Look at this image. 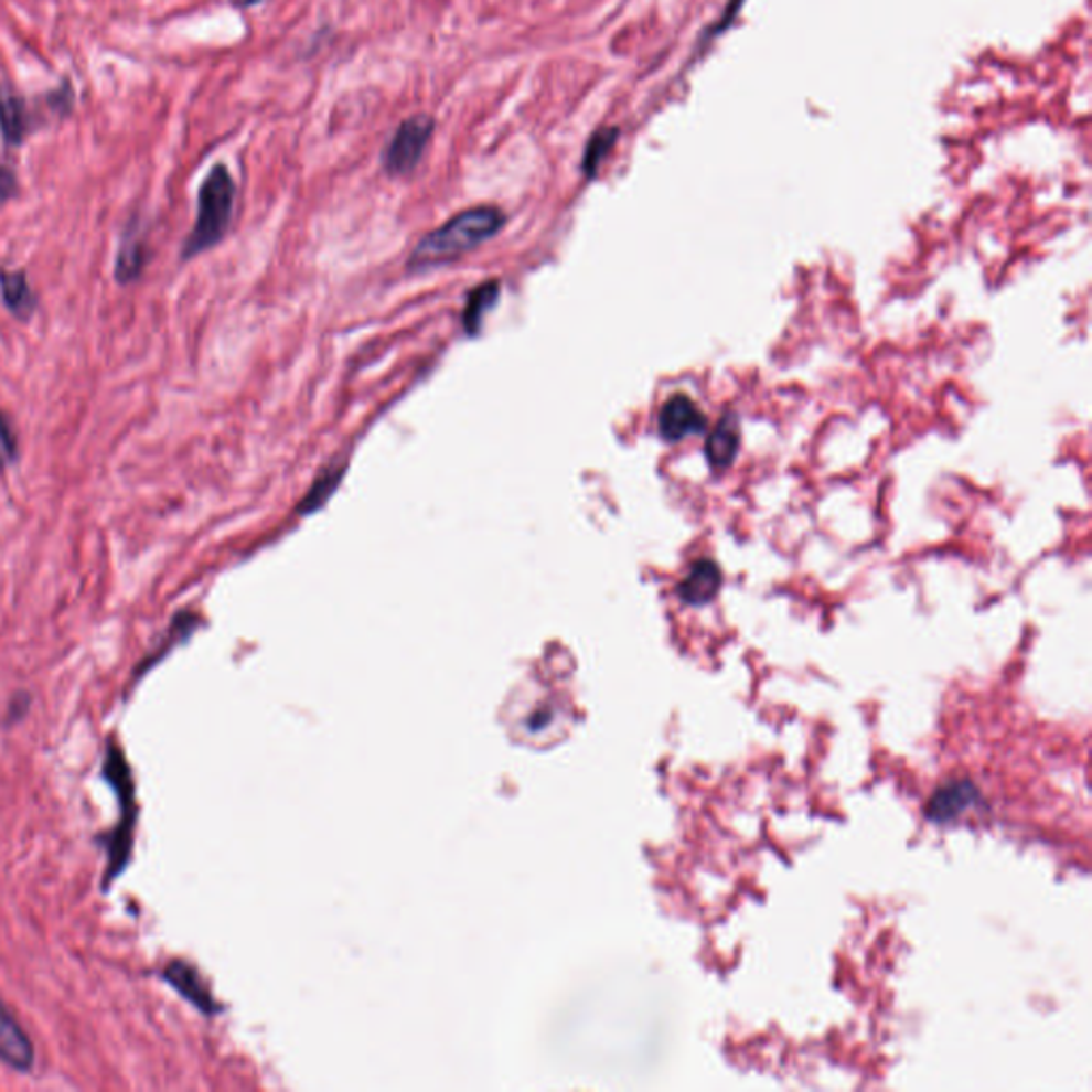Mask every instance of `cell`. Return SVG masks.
I'll list each match as a JSON object with an SVG mask.
<instances>
[{
    "mask_svg": "<svg viewBox=\"0 0 1092 1092\" xmlns=\"http://www.w3.org/2000/svg\"><path fill=\"white\" fill-rule=\"evenodd\" d=\"M100 777L109 783L111 792L116 794L118 811H120L118 824L107 835L97 838L107 852V865H105V875H103L100 886H103V890H109V886L127 870L130 860H132L135 828H137V817H139L135 777L130 771L127 753L116 737H109L105 742V760H103Z\"/></svg>",
    "mask_w": 1092,
    "mask_h": 1092,
    "instance_id": "1",
    "label": "cell"
},
{
    "mask_svg": "<svg viewBox=\"0 0 1092 1092\" xmlns=\"http://www.w3.org/2000/svg\"><path fill=\"white\" fill-rule=\"evenodd\" d=\"M506 223V216L500 207L479 205L465 210L450 218L447 225L425 235L408 258V267L413 271L431 269L457 260L470 250L479 248L486 239L495 237Z\"/></svg>",
    "mask_w": 1092,
    "mask_h": 1092,
    "instance_id": "2",
    "label": "cell"
},
{
    "mask_svg": "<svg viewBox=\"0 0 1092 1092\" xmlns=\"http://www.w3.org/2000/svg\"><path fill=\"white\" fill-rule=\"evenodd\" d=\"M235 205V182L225 164H216L199 189L196 221L189 239L184 242L182 257L193 258L214 248L228 231Z\"/></svg>",
    "mask_w": 1092,
    "mask_h": 1092,
    "instance_id": "3",
    "label": "cell"
},
{
    "mask_svg": "<svg viewBox=\"0 0 1092 1092\" xmlns=\"http://www.w3.org/2000/svg\"><path fill=\"white\" fill-rule=\"evenodd\" d=\"M433 132V120L429 116H413L395 130L385 152V169L388 175H408L415 171L425 154Z\"/></svg>",
    "mask_w": 1092,
    "mask_h": 1092,
    "instance_id": "4",
    "label": "cell"
},
{
    "mask_svg": "<svg viewBox=\"0 0 1092 1092\" xmlns=\"http://www.w3.org/2000/svg\"><path fill=\"white\" fill-rule=\"evenodd\" d=\"M660 436L668 442H678L689 433H698L705 429V415L696 406V402L683 393H676L666 399L657 418Z\"/></svg>",
    "mask_w": 1092,
    "mask_h": 1092,
    "instance_id": "5",
    "label": "cell"
},
{
    "mask_svg": "<svg viewBox=\"0 0 1092 1092\" xmlns=\"http://www.w3.org/2000/svg\"><path fill=\"white\" fill-rule=\"evenodd\" d=\"M0 1062L29 1073L34 1064V1046L29 1032L0 998Z\"/></svg>",
    "mask_w": 1092,
    "mask_h": 1092,
    "instance_id": "6",
    "label": "cell"
},
{
    "mask_svg": "<svg viewBox=\"0 0 1092 1092\" xmlns=\"http://www.w3.org/2000/svg\"><path fill=\"white\" fill-rule=\"evenodd\" d=\"M33 130V116L26 98L9 86H0V132L2 141L11 148L22 146Z\"/></svg>",
    "mask_w": 1092,
    "mask_h": 1092,
    "instance_id": "7",
    "label": "cell"
},
{
    "mask_svg": "<svg viewBox=\"0 0 1092 1092\" xmlns=\"http://www.w3.org/2000/svg\"><path fill=\"white\" fill-rule=\"evenodd\" d=\"M161 979L171 988H175L186 1000H191L194 1007H199L201 1011H205V1014L216 1011V1003H214L205 982L201 979V975L193 964L184 963V961H171L162 968Z\"/></svg>",
    "mask_w": 1092,
    "mask_h": 1092,
    "instance_id": "8",
    "label": "cell"
},
{
    "mask_svg": "<svg viewBox=\"0 0 1092 1092\" xmlns=\"http://www.w3.org/2000/svg\"><path fill=\"white\" fill-rule=\"evenodd\" d=\"M721 587V572L715 561L700 559L692 566L689 575L678 582V596L687 604H707Z\"/></svg>",
    "mask_w": 1092,
    "mask_h": 1092,
    "instance_id": "9",
    "label": "cell"
},
{
    "mask_svg": "<svg viewBox=\"0 0 1092 1092\" xmlns=\"http://www.w3.org/2000/svg\"><path fill=\"white\" fill-rule=\"evenodd\" d=\"M740 445L739 418L732 413L717 422V427L710 431L707 440V459L715 470H726L735 457Z\"/></svg>",
    "mask_w": 1092,
    "mask_h": 1092,
    "instance_id": "10",
    "label": "cell"
},
{
    "mask_svg": "<svg viewBox=\"0 0 1092 1092\" xmlns=\"http://www.w3.org/2000/svg\"><path fill=\"white\" fill-rule=\"evenodd\" d=\"M4 308L20 321H29L36 310V295L22 271H0Z\"/></svg>",
    "mask_w": 1092,
    "mask_h": 1092,
    "instance_id": "11",
    "label": "cell"
},
{
    "mask_svg": "<svg viewBox=\"0 0 1092 1092\" xmlns=\"http://www.w3.org/2000/svg\"><path fill=\"white\" fill-rule=\"evenodd\" d=\"M143 265H146V246L135 231H129L120 244L116 258V280L120 285H130L141 276Z\"/></svg>",
    "mask_w": 1092,
    "mask_h": 1092,
    "instance_id": "12",
    "label": "cell"
},
{
    "mask_svg": "<svg viewBox=\"0 0 1092 1092\" xmlns=\"http://www.w3.org/2000/svg\"><path fill=\"white\" fill-rule=\"evenodd\" d=\"M973 799H975V790L968 783L950 785V788L941 790L932 799L931 806H929V815H932L934 820L945 822L950 817L961 815L964 809H968L973 804Z\"/></svg>",
    "mask_w": 1092,
    "mask_h": 1092,
    "instance_id": "13",
    "label": "cell"
},
{
    "mask_svg": "<svg viewBox=\"0 0 1092 1092\" xmlns=\"http://www.w3.org/2000/svg\"><path fill=\"white\" fill-rule=\"evenodd\" d=\"M497 297H500V285L493 280V282H484L481 287L470 292L468 297V306L463 310V326L470 335H477L479 329H481L482 319L484 314L497 303Z\"/></svg>",
    "mask_w": 1092,
    "mask_h": 1092,
    "instance_id": "14",
    "label": "cell"
},
{
    "mask_svg": "<svg viewBox=\"0 0 1092 1092\" xmlns=\"http://www.w3.org/2000/svg\"><path fill=\"white\" fill-rule=\"evenodd\" d=\"M344 479V468H326L322 472L321 477L317 479V482L312 484V489L308 491V495L303 497V502L299 504V513L310 514L321 511L322 506L326 504V500L335 493L338 484Z\"/></svg>",
    "mask_w": 1092,
    "mask_h": 1092,
    "instance_id": "15",
    "label": "cell"
},
{
    "mask_svg": "<svg viewBox=\"0 0 1092 1092\" xmlns=\"http://www.w3.org/2000/svg\"><path fill=\"white\" fill-rule=\"evenodd\" d=\"M617 135H619V130L611 129V127L596 130L591 135L589 143L585 148V157H582V171H585L587 178H593L598 173L600 164L604 162L607 154L611 152L612 146L617 141Z\"/></svg>",
    "mask_w": 1092,
    "mask_h": 1092,
    "instance_id": "16",
    "label": "cell"
},
{
    "mask_svg": "<svg viewBox=\"0 0 1092 1092\" xmlns=\"http://www.w3.org/2000/svg\"><path fill=\"white\" fill-rule=\"evenodd\" d=\"M15 459H18V440H15L11 422L0 410V470L9 468Z\"/></svg>",
    "mask_w": 1092,
    "mask_h": 1092,
    "instance_id": "17",
    "label": "cell"
},
{
    "mask_svg": "<svg viewBox=\"0 0 1092 1092\" xmlns=\"http://www.w3.org/2000/svg\"><path fill=\"white\" fill-rule=\"evenodd\" d=\"M15 193H18V180H15L13 171L7 167H0V201H7Z\"/></svg>",
    "mask_w": 1092,
    "mask_h": 1092,
    "instance_id": "18",
    "label": "cell"
},
{
    "mask_svg": "<svg viewBox=\"0 0 1092 1092\" xmlns=\"http://www.w3.org/2000/svg\"><path fill=\"white\" fill-rule=\"evenodd\" d=\"M29 707H31V696H29V694H22V698H20V700H18V698H13V700L9 703V710H7L9 721H15V719H20L22 715H26Z\"/></svg>",
    "mask_w": 1092,
    "mask_h": 1092,
    "instance_id": "19",
    "label": "cell"
},
{
    "mask_svg": "<svg viewBox=\"0 0 1092 1092\" xmlns=\"http://www.w3.org/2000/svg\"><path fill=\"white\" fill-rule=\"evenodd\" d=\"M257 2L260 0H233V4H237V7H248V4H257Z\"/></svg>",
    "mask_w": 1092,
    "mask_h": 1092,
    "instance_id": "20",
    "label": "cell"
}]
</instances>
